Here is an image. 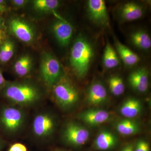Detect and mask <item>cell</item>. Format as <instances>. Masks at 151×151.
Wrapping results in <instances>:
<instances>
[{"label":"cell","mask_w":151,"mask_h":151,"mask_svg":"<svg viewBox=\"0 0 151 151\" xmlns=\"http://www.w3.org/2000/svg\"><path fill=\"white\" fill-rule=\"evenodd\" d=\"M6 39V34L4 27H0V45Z\"/></svg>","instance_id":"29"},{"label":"cell","mask_w":151,"mask_h":151,"mask_svg":"<svg viewBox=\"0 0 151 151\" xmlns=\"http://www.w3.org/2000/svg\"><path fill=\"white\" fill-rule=\"evenodd\" d=\"M52 86L55 98L61 108L69 109L78 102V91L66 78L62 76Z\"/></svg>","instance_id":"3"},{"label":"cell","mask_w":151,"mask_h":151,"mask_svg":"<svg viewBox=\"0 0 151 151\" xmlns=\"http://www.w3.org/2000/svg\"><path fill=\"white\" fill-rule=\"evenodd\" d=\"M0 27H4V19L1 17H0Z\"/></svg>","instance_id":"32"},{"label":"cell","mask_w":151,"mask_h":151,"mask_svg":"<svg viewBox=\"0 0 151 151\" xmlns=\"http://www.w3.org/2000/svg\"><path fill=\"white\" fill-rule=\"evenodd\" d=\"M63 151L59 150V151Z\"/></svg>","instance_id":"34"},{"label":"cell","mask_w":151,"mask_h":151,"mask_svg":"<svg viewBox=\"0 0 151 151\" xmlns=\"http://www.w3.org/2000/svg\"><path fill=\"white\" fill-rule=\"evenodd\" d=\"M145 12V7L142 4L129 1L120 6L117 11V15L121 22H129L140 19Z\"/></svg>","instance_id":"8"},{"label":"cell","mask_w":151,"mask_h":151,"mask_svg":"<svg viewBox=\"0 0 151 151\" xmlns=\"http://www.w3.org/2000/svg\"><path fill=\"white\" fill-rule=\"evenodd\" d=\"M6 83L5 79L0 70V90H2Z\"/></svg>","instance_id":"30"},{"label":"cell","mask_w":151,"mask_h":151,"mask_svg":"<svg viewBox=\"0 0 151 151\" xmlns=\"http://www.w3.org/2000/svg\"><path fill=\"white\" fill-rule=\"evenodd\" d=\"M128 81L130 86L135 91L144 93L148 89V71L144 67L134 70L129 75Z\"/></svg>","instance_id":"13"},{"label":"cell","mask_w":151,"mask_h":151,"mask_svg":"<svg viewBox=\"0 0 151 151\" xmlns=\"http://www.w3.org/2000/svg\"><path fill=\"white\" fill-rule=\"evenodd\" d=\"M114 40L116 51L125 65L131 67L137 64L140 60L139 55L122 44L116 37Z\"/></svg>","instance_id":"16"},{"label":"cell","mask_w":151,"mask_h":151,"mask_svg":"<svg viewBox=\"0 0 151 151\" xmlns=\"http://www.w3.org/2000/svg\"><path fill=\"white\" fill-rule=\"evenodd\" d=\"M116 129L119 134L124 136L136 134L141 130L140 127L137 122L132 119L127 118L117 122L116 125Z\"/></svg>","instance_id":"19"},{"label":"cell","mask_w":151,"mask_h":151,"mask_svg":"<svg viewBox=\"0 0 151 151\" xmlns=\"http://www.w3.org/2000/svg\"><path fill=\"white\" fill-rule=\"evenodd\" d=\"M55 123L52 116L42 113L37 115L33 122L32 129L37 137L43 138L51 134L55 128Z\"/></svg>","instance_id":"10"},{"label":"cell","mask_w":151,"mask_h":151,"mask_svg":"<svg viewBox=\"0 0 151 151\" xmlns=\"http://www.w3.org/2000/svg\"><path fill=\"white\" fill-rule=\"evenodd\" d=\"M52 32L57 40L61 46H67L73 34V29L68 22L63 19L55 21L52 26Z\"/></svg>","instance_id":"12"},{"label":"cell","mask_w":151,"mask_h":151,"mask_svg":"<svg viewBox=\"0 0 151 151\" xmlns=\"http://www.w3.org/2000/svg\"><path fill=\"white\" fill-rule=\"evenodd\" d=\"M131 43L138 49L147 51L151 47V39L149 34L145 30H136L129 36Z\"/></svg>","instance_id":"17"},{"label":"cell","mask_w":151,"mask_h":151,"mask_svg":"<svg viewBox=\"0 0 151 151\" xmlns=\"http://www.w3.org/2000/svg\"><path fill=\"white\" fill-rule=\"evenodd\" d=\"M119 139L115 134L108 130H104L98 134L93 142V149L98 151H108L116 148Z\"/></svg>","instance_id":"14"},{"label":"cell","mask_w":151,"mask_h":151,"mask_svg":"<svg viewBox=\"0 0 151 151\" xmlns=\"http://www.w3.org/2000/svg\"><path fill=\"white\" fill-rule=\"evenodd\" d=\"M107 97V90L105 86L100 82H94L88 89L86 101L89 105L97 106L105 103Z\"/></svg>","instance_id":"15"},{"label":"cell","mask_w":151,"mask_h":151,"mask_svg":"<svg viewBox=\"0 0 151 151\" xmlns=\"http://www.w3.org/2000/svg\"><path fill=\"white\" fill-rule=\"evenodd\" d=\"M108 85L110 91L115 96H119L124 93L125 87L123 79L119 76H113L109 78Z\"/></svg>","instance_id":"23"},{"label":"cell","mask_w":151,"mask_h":151,"mask_svg":"<svg viewBox=\"0 0 151 151\" xmlns=\"http://www.w3.org/2000/svg\"><path fill=\"white\" fill-rule=\"evenodd\" d=\"M28 1L24 0H13L12 1V3L14 6L18 7L24 6L27 3Z\"/></svg>","instance_id":"28"},{"label":"cell","mask_w":151,"mask_h":151,"mask_svg":"<svg viewBox=\"0 0 151 151\" xmlns=\"http://www.w3.org/2000/svg\"><path fill=\"white\" fill-rule=\"evenodd\" d=\"M84 124L93 127L107 122L110 119V113L108 111L99 109L91 108L83 111L78 116Z\"/></svg>","instance_id":"11"},{"label":"cell","mask_w":151,"mask_h":151,"mask_svg":"<svg viewBox=\"0 0 151 151\" xmlns=\"http://www.w3.org/2000/svg\"><path fill=\"white\" fill-rule=\"evenodd\" d=\"M40 72L42 78L46 85L53 86L62 77V68L56 58L45 52L41 59Z\"/></svg>","instance_id":"4"},{"label":"cell","mask_w":151,"mask_h":151,"mask_svg":"<svg viewBox=\"0 0 151 151\" xmlns=\"http://www.w3.org/2000/svg\"><path fill=\"white\" fill-rule=\"evenodd\" d=\"M134 151H150V144L145 140L139 139L134 146Z\"/></svg>","instance_id":"25"},{"label":"cell","mask_w":151,"mask_h":151,"mask_svg":"<svg viewBox=\"0 0 151 151\" xmlns=\"http://www.w3.org/2000/svg\"><path fill=\"white\" fill-rule=\"evenodd\" d=\"M6 11V8L4 6L0 5V14Z\"/></svg>","instance_id":"31"},{"label":"cell","mask_w":151,"mask_h":151,"mask_svg":"<svg viewBox=\"0 0 151 151\" xmlns=\"http://www.w3.org/2000/svg\"><path fill=\"white\" fill-rule=\"evenodd\" d=\"M24 120L23 113L18 108L6 106L0 111V126L6 132H16L21 127Z\"/></svg>","instance_id":"6"},{"label":"cell","mask_w":151,"mask_h":151,"mask_svg":"<svg viewBox=\"0 0 151 151\" xmlns=\"http://www.w3.org/2000/svg\"><path fill=\"white\" fill-rule=\"evenodd\" d=\"M142 108V103L134 98L125 100L120 108V113L127 119H132L137 117L141 113Z\"/></svg>","instance_id":"18"},{"label":"cell","mask_w":151,"mask_h":151,"mask_svg":"<svg viewBox=\"0 0 151 151\" xmlns=\"http://www.w3.org/2000/svg\"><path fill=\"white\" fill-rule=\"evenodd\" d=\"M134 143L130 142L124 146L120 151H134Z\"/></svg>","instance_id":"27"},{"label":"cell","mask_w":151,"mask_h":151,"mask_svg":"<svg viewBox=\"0 0 151 151\" xmlns=\"http://www.w3.org/2000/svg\"><path fill=\"white\" fill-rule=\"evenodd\" d=\"M8 151H27L26 147L21 143H15L11 146Z\"/></svg>","instance_id":"26"},{"label":"cell","mask_w":151,"mask_h":151,"mask_svg":"<svg viewBox=\"0 0 151 151\" xmlns=\"http://www.w3.org/2000/svg\"><path fill=\"white\" fill-rule=\"evenodd\" d=\"M3 147V143L0 137V151H1Z\"/></svg>","instance_id":"33"},{"label":"cell","mask_w":151,"mask_h":151,"mask_svg":"<svg viewBox=\"0 0 151 151\" xmlns=\"http://www.w3.org/2000/svg\"><path fill=\"white\" fill-rule=\"evenodd\" d=\"M35 9L41 12H48L54 10L60 5L57 0H35L33 2Z\"/></svg>","instance_id":"24"},{"label":"cell","mask_w":151,"mask_h":151,"mask_svg":"<svg viewBox=\"0 0 151 151\" xmlns=\"http://www.w3.org/2000/svg\"><path fill=\"white\" fill-rule=\"evenodd\" d=\"M94 55V49L89 40L82 36L77 37L70 50V63L78 78L86 76Z\"/></svg>","instance_id":"1"},{"label":"cell","mask_w":151,"mask_h":151,"mask_svg":"<svg viewBox=\"0 0 151 151\" xmlns=\"http://www.w3.org/2000/svg\"><path fill=\"white\" fill-rule=\"evenodd\" d=\"M14 50L13 42L6 39L0 45V62L5 63L9 61L13 56Z\"/></svg>","instance_id":"22"},{"label":"cell","mask_w":151,"mask_h":151,"mask_svg":"<svg viewBox=\"0 0 151 151\" xmlns=\"http://www.w3.org/2000/svg\"><path fill=\"white\" fill-rule=\"evenodd\" d=\"M2 90L3 95L6 99L21 105L34 103L39 97L37 89L28 84L6 82Z\"/></svg>","instance_id":"2"},{"label":"cell","mask_w":151,"mask_h":151,"mask_svg":"<svg viewBox=\"0 0 151 151\" xmlns=\"http://www.w3.org/2000/svg\"><path fill=\"white\" fill-rule=\"evenodd\" d=\"M89 137V130L75 122L68 123L63 133V138L65 144L75 148L80 147L85 145Z\"/></svg>","instance_id":"5"},{"label":"cell","mask_w":151,"mask_h":151,"mask_svg":"<svg viewBox=\"0 0 151 151\" xmlns=\"http://www.w3.org/2000/svg\"><path fill=\"white\" fill-rule=\"evenodd\" d=\"M116 50L109 42H107L104 49L103 63L108 69H112L118 67L120 63L119 56Z\"/></svg>","instance_id":"20"},{"label":"cell","mask_w":151,"mask_h":151,"mask_svg":"<svg viewBox=\"0 0 151 151\" xmlns=\"http://www.w3.org/2000/svg\"><path fill=\"white\" fill-rule=\"evenodd\" d=\"M86 9L89 19L95 24L102 27H106L109 25V17L104 1H88Z\"/></svg>","instance_id":"7"},{"label":"cell","mask_w":151,"mask_h":151,"mask_svg":"<svg viewBox=\"0 0 151 151\" xmlns=\"http://www.w3.org/2000/svg\"><path fill=\"white\" fill-rule=\"evenodd\" d=\"M32 60L28 55L19 58L15 63L14 68L16 73L20 77L26 76L30 72L32 67Z\"/></svg>","instance_id":"21"},{"label":"cell","mask_w":151,"mask_h":151,"mask_svg":"<svg viewBox=\"0 0 151 151\" xmlns=\"http://www.w3.org/2000/svg\"><path fill=\"white\" fill-rule=\"evenodd\" d=\"M9 29L17 38L24 43H30L34 39L33 29L30 25L21 19H12L9 23Z\"/></svg>","instance_id":"9"}]
</instances>
